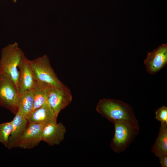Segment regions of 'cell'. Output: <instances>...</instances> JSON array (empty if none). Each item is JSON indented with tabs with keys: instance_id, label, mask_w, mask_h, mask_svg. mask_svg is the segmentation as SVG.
Here are the masks:
<instances>
[{
	"instance_id": "cell-3",
	"label": "cell",
	"mask_w": 167,
	"mask_h": 167,
	"mask_svg": "<svg viewBox=\"0 0 167 167\" xmlns=\"http://www.w3.org/2000/svg\"><path fill=\"white\" fill-rule=\"evenodd\" d=\"M115 133L110 147L117 153L124 152L134 141L139 133V124L125 121H117L113 123Z\"/></svg>"
},
{
	"instance_id": "cell-14",
	"label": "cell",
	"mask_w": 167,
	"mask_h": 167,
	"mask_svg": "<svg viewBox=\"0 0 167 167\" xmlns=\"http://www.w3.org/2000/svg\"><path fill=\"white\" fill-rule=\"evenodd\" d=\"M151 150L158 158L167 155V125H161L159 134Z\"/></svg>"
},
{
	"instance_id": "cell-11",
	"label": "cell",
	"mask_w": 167,
	"mask_h": 167,
	"mask_svg": "<svg viewBox=\"0 0 167 167\" xmlns=\"http://www.w3.org/2000/svg\"><path fill=\"white\" fill-rule=\"evenodd\" d=\"M35 83L28 59L24 56L19 66L18 90L19 94L26 90L32 88Z\"/></svg>"
},
{
	"instance_id": "cell-2",
	"label": "cell",
	"mask_w": 167,
	"mask_h": 167,
	"mask_svg": "<svg viewBox=\"0 0 167 167\" xmlns=\"http://www.w3.org/2000/svg\"><path fill=\"white\" fill-rule=\"evenodd\" d=\"M24 56L16 42L4 47L1 53L0 73H6L10 76L18 91L19 66Z\"/></svg>"
},
{
	"instance_id": "cell-16",
	"label": "cell",
	"mask_w": 167,
	"mask_h": 167,
	"mask_svg": "<svg viewBox=\"0 0 167 167\" xmlns=\"http://www.w3.org/2000/svg\"><path fill=\"white\" fill-rule=\"evenodd\" d=\"M12 128L11 121L0 124V143L6 148Z\"/></svg>"
},
{
	"instance_id": "cell-1",
	"label": "cell",
	"mask_w": 167,
	"mask_h": 167,
	"mask_svg": "<svg viewBox=\"0 0 167 167\" xmlns=\"http://www.w3.org/2000/svg\"><path fill=\"white\" fill-rule=\"evenodd\" d=\"M96 110L112 123L125 121L139 124L131 106L119 100L103 98L97 103Z\"/></svg>"
},
{
	"instance_id": "cell-7",
	"label": "cell",
	"mask_w": 167,
	"mask_h": 167,
	"mask_svg": "<svg viewBox=\"0 0 167 167\" xmlns=\"http://www.w3.org/2000/svg\"><path fill=\"white\" fill-rule=\"evenodd\" d=\"M72 99L71 92L67 87L60 88L52 86L47 101L58 117L60 112L69 105Z\"/></svg>"
},
{
	"instance_id": "cell-10",
	"label": "cell",
	"mask_w": 167,
	"mask_h": 167,
	"mask_svg": "<svg viewBox=\"0 0 167 167\" xmlns=\"http://www.w3.org/2000/svg\"><path fill=\"white\" fill-rule=\"evenodd\" d=\"M57 117L46 101L41 107L32 111L26 118L28 123H39L45 125L57 122Z\"/></svg>"
},
{
	"instance_id": "cell-5",
	"label": "cell",
	"mask_w": 167,
	"mask_h": 167,
	"mask_svg": "<svg viewBox=\"0 0 167 167\" xmlns=\"http://www.w3.org/2000/svg\"><path fill=\"white\" fill-rule=\"evenodd\" d=\"M20 94L6 74L0 73V105L15 115L18 110Z\"/></svg>"
},
{
	"instance_id": "cell-19",
	"label": "cell",
	"mask_w": 167,
	"mask_h": 167,
	"mask_svg": "<svg viewBox=\"0 0 167 167\" xmlns=\"http://www.w3.org/2000/svg\"><path fill=\"white\" fill-rule=\"evenodd\" d=\"M14 2L15 3L18 0H11Z\"/></svg>"
},
{
	"instance_id": "cell-12",
	"label": "cell",
	"mask_w": 167,
	"mask_h": 167,
	"mask_svg": "<svg viewBox=\"0 0 167 167\" xmlns=\"http://www.w3.org/2000/svg\"><path fill=\"white\" fill-rule=\"evenodd\" d=\"M12 130L9 139L7 148L11 149L16 147L18 141L28 123L26 117L18 110L11 121Z\"/></svg>"
},
{
	"instance_id": "cell-17",
	"label": "cell",
	"mask_w": 167,
	"mask_h": 167,
	"mask_svg": "<svg viewBox=\"0 0 167 167\" xmlns=\"http://www.w3.org/2000/svg\"><path fill=\"white\" fill-rule=\"evenodd\" d=\"M155 118L161 122V125H167V107L163 106L155 112Z\"/></svg>"
},
{
	"instance_id": "cell-18",
	"label": "cell",
	"mask_w": 167,
	"mask_h": 167,
	"mask_svg": "<svg viewBox=\"0 0 167 167\" xmlns=\"http://www.w3.org/2000/svg\"><path fill=\"white\" fill-rule=\"evenodd\" d=\"M160 162L162 167H167V155L159 157Z\"/></svg>"
},
{
	"instance_id": "cell-9",
	"label": "cell",
	"mask_w": 167,
	"mask_h": 167,
	"mask_svg": "<svg viewBox=\"0 0 167 167\" xmlns=\"http://www.w3.org/2000/svg\"><path fill=\"white\" fill-rule=\"evenodd\" d=\"M65 127L62 123L51 122L44 125L42 141L50 146L59 144L64 139Z\"/></svg>"
},
{
	"instance_id": "cell-6",
	"label": "cell",
	"mask_w": 167,
	"mask_h": 167,
	"mask_svg": "<svg viewBox=\"0 0 167 167\" xmlns=\"http://www.w3.org/2000/svg\"><path fill=\"white\" fill-rule=\"evenodd\" d=\"M28 124L19 138L16 147L25 149H31L37 146L42 141L44 125L39 123Z\"/></svg>"
},
{
	"instance_id": "cell-4",
	"label": "cell",
	"mask_w": 167,
	"mask_h": 167,
	"mask_svg": "<svg viewBox=\"0 0 167 167\" xmlns=\"http://www.w3.org/2000/svg\"><path fill=\"white\" fill-rule=\"evenodd\" d=\"M28 62L35 80L59 88L67 87L58 77L46 55L32 60L28 59Z\"/></svg>"
},
{
	"instance_id": "cell-15",
	"label": "cell",
	"mask_w": 167,
	"mask_h": 167,
	"mask_svg": "<svg viewBox=\"0 0 167 167\" xmlns=\"http://www.w3.org/2000/svg\"><path fill=\"white\" fill-rule=\"evenodd\" d=\"M34 100L32 88L26 90L20 95L18 110L25 117L32 112Z\"/></svg>"
},
{
	"instance_id": "cell-8",
	"label": "cell",
	"mask_w": 167,
	"mask_h": 167,
	"mask_svg": "<svg viewBox=\"0 0 167 167\" xmlns=\"http://www.w3.org/2000/svg\"><path fill=\"white\" fill-rule=\"evenodd\" d=\"M144 63L147 71L150 74H156L164 67L167 63V44H163L148 53Z\"/></svg>"
},
{
	"instance_id": "cell-13",
	"label": "cell",
	"mask_w": 167,
	"mask_h": 167,
	"mask_svg": "<svg viewBox=\"0 0 167 167\" xmlns=\"http://www.w3.org/2000/svg\"><path fill=\"white\" fill-rule=\"evenodd\" d=\"M52 86L47 83L35 80L32 88L34 97L32 111L41 107L47 101L48 95Z\"/></svg>"
}]
</instances>
